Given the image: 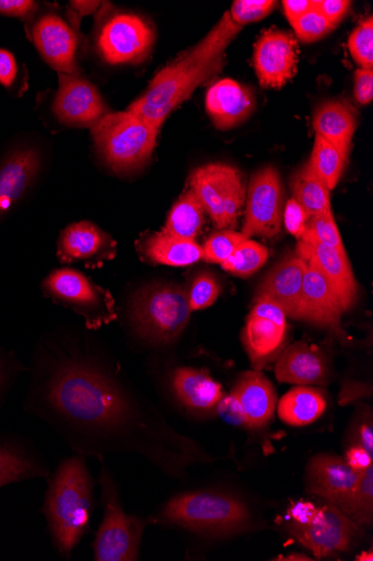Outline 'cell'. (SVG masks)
Instances as JSON below:
<instances>
[{
	"label": "cell",
	"mask_w": 373,
	"mask_h": 561,
	"mask_svg": "<svg viewBox=\"0 0 373 561\" xmlns=\"http://www.w3.org/2000/svg\"><path fill=\"white\" fill-rule=\"evenodd\" d=\"M45 363L26 411L75 454L104 460L106 454L138 449L172 472L189 462V444L149 421L118 377L94 356L61 351Z\"/></svg>",
	"instance_id": "obj_1"
},
{
	"label": "cell",
	"mask_w": 373,
	"mask_h": 561,
	"mask_svg": "<svg viewBox=\"0 0 373 561\" xmlns=\"http://www.w3.org/2000/svg\"><path fill=\"white\" fill-rule=\"evenodd\" d=\"M242 30L225 13L218 25L197 45L158 72L143 94L128 108L156 128H162L168 116L194 91L219 75L225 64V49Z\"/></svg>",
	"instance_id": "obj_2"
},
{
	"label": "cell",
	"mask_w": 373,
	"mask_h": 561,
	"mask_svg": "<svg viewBox=\"0 0 373 561\" xmlns=\"http://www.w3.org/2000/svg\"><path fill=\"white\" fill-rule=\"evenodd\" d=\"M47 481L43 514L53 546L70 559L89 530L93 513L94 483L86 458L78 454L66 458Z\"/></svg>",
	"instance_id": "obj_3"
},
{
	"label": "cell",
	"mask_w": 373,
	"mask_h": 561,
	"mask_svg": "<svg viewBox=\"0 0 373 561\" xmlns=\"http://www.w3.org/2000/svg\"><path fill=\"white\" fill-rule=\"evenodd\" d=\"M159 520L190 533L224 537L252 526L248 506L237 497L214 491H189L172 497L159 514Z\"/></svg>",
	"instance_id": "obj_4"
},
{
	"label": "cell",
	"mask_w": 373,
	"mask_h": 561,
	"mask_svg": "<svg viewBox=\"0 0 373 561\" xmlns=\"http://www.w3.org/2000/svg\"><path fill=\"white\" fill-rule=\"evenodd\" d=\"M191 313L184 286L155 283L135 295L130 321L136 334L143 341L152 345H168L182 336Z\"/></svg>",
	"instance_id": "obj_5"
},
{
	"label": "cell",
	"mask_w": 373,
	"mask_h": 561,
	"mask_svg": "<svg viewBox=\"0 0 373 561\" xmlns=\"http://www.w3.org/2000/svg\"><path fill=\"white\" fill-rule=\"evenodd\" d=\"M91 133L104 162L115 172L128 174L150 162L159 128L127 111L106 114Z\"/></svg>",
	"instance_id": "obj_6"
},
{
	"label": "cell",
	"mask_w": 373,
	"mask_h": 561,
	"mask_svg": "<svg viewBox=\"0 0 373 561\" xmlns=\"http://www.w3.org/2000/svg\"><path fill=\"white\" fill-rule=\"evenodd\" d=\"M98 477L103 520L92 543L95 561H133L138 559L140 543L148 522L125 513L119 490L108 469L100 460Z\"/></svg>",
	"instance_id": "obj_7"
},
{
	"label": "cell",
	"mask_w": 373,
	"mask_h": 561,
	"mask_svg": "<svg viewBox=\"0 0 373 561\" xmlns=\"http://www.w3.org/2000/svg\"><path fill=\"white\" fill-rule=\"evenodd\" d=\"M189 190L219 230L237 227L246 199L245 182L237 169L221 163L198 168L190 175Z\"/></svg>",
	"instance_id": "obj_8"
},
{
	"label": "cell",
	"mask_w": 373,
	"mask_h": 561,
	"mask_svg": "<svg viewBox=\"0 0 373 561\" xmlns=\"http://www.w3.org/2000/svg\"><path fill=\"white\" fill-rule=\"evenodd\" d=\"M43 286L49 297L83 318L88 330L96 331L118 319L112 293L78 271L63 268L53 272Z\"/></svg>",
	"instance_id": "obj_9"
},
{
	"label": "cell",
	"mask_w": 373,
	"mask_h": 561,
	"mask_svg": "<svg viewBox=\"0 0 373 561\" xmlns=\"http://www.w3.org/2000/svg\"><path fill=\"white\" fill-rule=\"evenodd\" d=\"M242 233L250 239L277 237L283 225L284 192L280 173L266 167L254 174L246 191Z\"/></svg>",
	"instance_id": "obj_10"
},
{
	"label": "cell",
	"mask_w": 373,
	"mask_h": 561,
	"mask_svg": "<svg viewBox=\"0 0 373 561\" xmlns=\"http://www.w3.org/2000/svg\"><path fill=\"white\" fill-rule=\"evenodd\" d=\"M287 529L317 558L331 557L349 550L361 533V527L330 502L318 506L315 517L307 525H288Z\"/></svg>",
	"instance_id": "obj_11"
},
{
	"label": "cell",
	"mask_w": 373,
	"mask_h": 561,
	"mask_svg": "<svg viewBox=\"0 0 373 561\" xmlns=\"http://www.w3.org/2000/svg\"><path fill=\"white\" fill-rule=\"evenodd\" d=\"M285 313L275 302L255 298L242 340L255 371L275 360L287 340Z\"/></svg>",
	"instance_id": "obj_12"
},
{
	"label": "cell",
	"mask_w": 373,
	"mask_h": 561,
	"mask_svg": "<svg viewBox=\"0 0 373 561\" xmlns=\"http://www.w3.org/2000/svg\"><path fill=\"white\" fill-rule=\"evenodd\" d=\"M154 33L133 14H118L102 27L97 45L103 59L114 66L143 61L150 54Z\"/></svg>",
	"instance_id": "obj_13"
},
{
	"label": "cell",
	"mask_w": 373,
	"mask_h": 561,
	"mask_svg": "<svg viewBox=\"0 0 373 561\" xmlns=\"http://www.w3.org/2000/svg\"><path fill=\"white\" fill-rule=\"evenodd\" d=\"M53 113L67 126L91 129L109 112L93 83L79 75H59Z\"/></svg>",
	"instance_id": "obj_14"
},
{
	"label": "cell",
	"mask_w": 373,
	"mask_h": 561,
	"mask_svg": "<svg viewBox=\"0 0 373 561\" xmlns=\"http://www.w3.org/2000/svg\"><path fill=\"white\" fill-rule=\"evenodd\" d=\"M299 49L288 32L270 30L263 33L254 49V66L260 85L280 89L296 73Z\"/></svg>",
	"instance_id": "obj_15"
},
{
	"label": "cell",
	"mask_w": 373,
	"mask_h": 561,
	"mask_svg": "<svg viewBox=\"0 0 373 561\" xmlns=\"http://www.w3.org/2000/svg\"><path fill=\"white\" fill-rule=\"evenodd\" d=\"M346 312L343 301L333 284L322 273L306 265L300 321L326 329L343 339L346 333L341 320Z\"/></svg>",
	"instance_id": "obj_16"
},
{
	"label": "cell",
	"mask_w": 373,
	"mask_h": 561,
	"mask_svg": "<svg viewBox=\"0 0 373 561\" xmlns=\"http://www.w3.org/2000/svg\"><path fill=\"white\" fill-rule=\"evenodd\" d=\"M31 37L43 60L59 75H78V37L72 27L56 14L36 20Z\"/></svg>",
	"instance_id": "obj_17"
},
{
	"label": "cell",
	"mask_w": 373,
	"mask_h": 561,
	"mask_svg": "<svg viewBox=\"0 0 373 561\" xmlns=\"http://www.w3.org/2000/svg\"><path fill=\"white\" fill-rule=\"evenodd\" d=\"M296 256L322 273L339 293L346 311L353 309L359 287L346 249L299 240Z\"/></svg>",
	"instance_id": "obj_18"
},
{
	"label": "cell",
	"mask_w": 373,
	"mask_h": 561,
	"mask_svg": "<svg viewBox=\"0 0 373 561\" xmlns=\"http://www.w3.org/2000/svg\"><path fill=\"white\" fill-rule=\"evenodd\" d=\"M58 254L62 263H83L88 268H97L116 257L117 243L95 225L82 221L62 232Z\"/></svg>",
	"instance_id": "obj_19"
},
{
	"label": "cell",
	"mask_w": 373,
	"mask_h": 561,
	"mask_svg": "<svg viewBox=\"0 0 373 561\" xmlns=\"http://www.w3.org/2000/svg\"><path fill=\"white\" fill-rule=\"evenodd\" d=\"M305 271L306 264L296 254L283 259L263 278L255 298L275 302L287 318L300 321Z\"/></svg>",
	"instance_id": "obj_20"
},
{
	"label": "cell",
	"mask_w": 373,
	"mask_h": 561,
	"mask_svg": "<svg viewBox=\"0 0 373 561\" xmlns=\"http://www.w3.org/2000/svg\"><path fill=\"white\" fill-rule=\"evenodd\" d=\"M359 479L360 474L335 455L313 457L306 470L307 491L337 506L348 499Z\"/></svg>",
	"instance_id": "obj_21"
},
{
	"label": "cell",
	"mask_w": 373,
	"mask_h": 561,
	"mask_svg": "<svg viewBox=\"0 0 373 561\" xmlns=\"http://www.w3.org/2000/svg\"><path fill=\"white\" fill-rule=\"evenodd\" d=\"M255 107L254 92L232 79L211 85L206 95L207 113L221 130H230L247 121Z\"/></svg>",
	"instance_id": "obj_22"
},
{
	"label": "cell",
	"mask_w": 373,
	"mask_h": 561,
	"mask_svg": "<svg viewBox=\"0 0 373 561\" xmlns=\"http://www.w3.org/2000/svg\"><path fill=\"white\" fill-rule=\"evenodd\" d=\"M39 168L40 158L34 148L18 149L0 164V220L32 187Z\"/></svg>",
	"instance_id": "obj_23"
},
{
	"label": "cell",
	"mask_w": 373,
	"mask_h": 561,
	"mask_svg": "<svg viewBox=\"0 0 373 561\" xmlns=\"http://www.w3.org/2000/svg\"><path fill=\"white\" fill-rule=\"evenodd\" d=\"M51 472L35 447L18 436H0V488L26 480L48 479Z\"/></svg>",
	"instance_id": "obj_24"
},
{
	"label": "cell",
	"mask_w": 373,
	"mask_h": 561,
	"mask_svg": "<svg viewBox=\"0 0 373 561\" xmlns=\"http://www.w3.org/2000/svg\"><path fill=\"white\" fill-rule=\"evenodd\" d=\"M276 376L284 383L326 385L329 379V366L322 351L305 342H296L280 355Z\"/></svg>",
	"instance_id": "obj_25"
},
{
	"label": "cell",
	"mask_w": 373,
	"mask_h": 561,
	"mask_svg": "<svg viewBox=\"0 0 373 561\" xmlns=\"http://www.w3.org/2000/svg\"><path fill=\"white\" fill-rule=\"evenodd\" d=\"M174 392L183 407L193 414L205 415L217 410L224 397L222 386L207 371L183 367L172 378Z\"/></svg>",
	"instance_id": "obj_26"
},
{
	"label": "cell",
	"mask_w": 373,
	"mask_h": 561,
	"mask_svg": "<svg viewBox=\"0 0 373 561\" xmlns=\"http://www.w3.org/2000/svg\"><path fill=\"white\" fill-rule=\"evenodd\" d=\"M232 393L241 403L248 427L259 428L272 420L278 398L275 387L260 371L242 375Z\"/></svg>",
	"instance_id": "obj_27"
},
{
	"label": "cell",
	"mask_w": 373,
	"mask_h": 561,
	"mask_svg": "<svg viewBox=\"0 0 373 561\" xmlns=\"http://www.w3.org/2000/svg\"><path fill=\"white\" fill-rule=\"evenodd\" d=\"M357 125V110L347 100H331L319 105L312 122L315 135L335 145L347 158Z\"/></svg>",
	"instance_id": "obj_28"
},
{
	"label": "cell",
	"mask_w": 373,
	"mask_h": 561,
	"mask_svg": "<svg viewBox=\"0 0 373 561\" xmlns=\"http://www.w3.org/2000/svg\"><path fill=\"white\" fill-rule=\"evenodd\" d=\"M140 252L149 263L172 267L190 266L203 260L202 247L197 241L164 230L144 238L140 243Z\"/></svg>",
	"instance_id": "obj_29"
},
{
	"label": "cell",
	"mask_w": 373,
	"mask_h": 561,
	"mask_svg": "<svg viewBox=\"0 0 373 561\" xmlns=\"http://www.w3.org/2000/svg\"><path fill=\"white\" fill-rule=\"evenodd\" d=\"M326 408L327 401L322 391L298 387L281 399L279 415L291 426H305L322 417Z\"/></svg>",
	"instance_id": "obj_30"
},
{
	"label": "cell",
	"mask_w": 373,
	"mask_h": 561,
	"mask_svg": "<svg viewBox=\"0 0 373 561\" xmlns=\"http://www.w3.org/2000/svg\"><path fill=\"white\" fill-rule=\"evenodd\" d=\"M293 198L312 216L328 214L331 210V190L319 178L310 163L304 164L291 179Z\"/></svg>",
	"instance_id": "obj_31"
},
{
	"label": "cell",
	"mask_w": 373,
	"mask_h": 561,
	"mask_svg": "<svg viewBox=\"0 0 373 561\" xmlns=\"http://www.w3.org/2000/svg\"><path fill=\"white\" fill-rule=\"evenodd\" d=\"M205 218L201 203L191 190L186 191L174 204L164 231L187 240L199 236Z\"/></svg>",
	"instance_id": "obj_32"
},
{
	"label": "cell",
	"mask_w": 373,
	"mask_h": 561,
	"mask_svg": "<svg viewBox=\"0 0 373 561\" xmlns=\"http://www.w3.org/2000/svg\"><path fill=\"white\" fill-rule=\"evenodd\" d=\"M348 159L335 145L315 135L312 156L308 161L314 172L333 191L342 178Z\"/></svg>",
	"instance_id": "obj_33"
},
{
	"label": "cell",
	"mask_w": 373,
	"mask_h": 561,
	"mask_svg": "<svg viewBox=\"0 0 373 561\" xmlns=\"http://www.w3.org/2000/svg\"><path fill=\"white\" fill-rule=\"evenodd\" d=\"M360 527H371L373 523V466L360 474V479L348 496L338 506Z\"/></svg>",
	"instance_id": "obj_34"
},
{
	"label": "cell",
	"mask_w": 373,
	"mask_h": 561,
	"mask_svg": "<svg viewBox=\"0 0 373 561\" xmlns=\"http://www.w3.org/2000/svg\"><path fill=\"white\" fill-rule=\"evenodd\" d=\"M269 256L268 248L245 239L222 267L234 276L246 278L257 273L268 262Z\"/></svg>",
	"instance_id": "obj_35"
},
{
	"label": "cell",
	"mask_w": 373,
	"mask_h": 561,
	"mask_svg": "<svg viewBox=\"0 0 373 561\" xmlns=\"http://www.w3.org/2000/svg\"><path fill=\"white\" fill-rule=\"evenodd\" d=\"M246 238L242 232L221 230L212 234L202 247L203 261L220 264L231 259L234 251Z\"/></svg>",
	"instance_id": "obj_36"
},
{
	"label": "cell",
	"mask_w": 373,
	"mask_h": 561,
	"mask_svg": "<svg viewBox=\"0 0 373 561\" xmlns=\"http://www.w3.org/2000/svg\"><path fill=\"white\" fill-rule=\"evenodd\" d=\"M222 291V285L215 275L208 272L198 274L189 289L188 300L191 312L201 311L210 308L219 299Z\"/></svg>",
	"instance_id": "obj_37"
},
{
	"label": "cell",
	"mask_w": 373,
	"mask_h": 561,
	"mask_svg": "<svg viewBox=\"0 0 373 561\" xmlns=\"http://www.w3.org/2000/svg\"><path fill=\"white\" fill-rule=\"evenodd\" d=\"M300 240L327 244L337 249H345V244L335 221L333 211L312 216L305 232Z\"/></svg>",
	"instance_id": "obj_38"
},
{
	"label": "cell",
	"mask_w": 373,
	"mask_h": 561,
	"mask_svg": "<svg viewBox=\"0 0 373 561\" xmlns=\"http://www.w3.org/2000/svg\"><path fill=\"white\" fill-rule=\"evenodd\" d=\"M350 54L360 69H373V18L364 20L350 35Z\"/></svg>",
	"instance_id": "obj_39"
},
{
	"label": "cell",
	"mask_w": 373,
	"mask_h": 561,
	"mask_svg": "<svg viewBox=\"0 0 373 561\" xmlns=\"http://www.w3.org/2000/svg\"><path fill=\"white\" fill-rule=\"evenodd\" d=\"M275 0H236L230 15L241 27L268 18L277 7Z\"/></svg>",
	"instance_id": "obj_40"
},
{
	"label": "cell",
	"mask_w": 373,
	"mask_h": 561,
	"mask_svg": "<svg viewBox=\"0 0 373 561\" xmlns=\"http://www.w3.org/2000/svg\"><path fill=\"white\" fill-rule=\"evenodd\" d=\"M292 26L296 36L304 43H312L323 38L336 28L314 7Z\"/></svg>",
	"instance_id": "obj_41"
},
{
	"label": "cell",
	"mask_w": 373,
	"mask_h": 561,
	"mask_svg": "<svg viewBox=\"0 0 373 561\" xmlns=\"http://www.w3.org/2000/svg\"><path fill=\"white\" fill-rule=\"evenodd\" d=\"M310 215L293 197L288 201L283 210V222L287 230L296 239L305 232Z\"/></svg>",
	"instance_id": "obj_42"
},
{
	"label": "cell",
	"mask_w": 373,
	"mask_h": 561,
	"mask_svg": "<svg viewBox=\"0 0 373 561\" xmlns=\"http://www.w3.org/2000/svg\"><path fill=\"white\" fill-rule=\"evenodd\" d=\"M22 371L20 363L12 353L0 351V407L15 377Z\"/></svg>",
	"instance_id": "obj_43"
},
{
	"label": "cell",
	"mask_w": 373,
	"mask_h": 561,
	"mask_svg": "<svg viewBox=\"0 0 373 561\" xmlns=\"http://www.w3.org/2000/svg\"><path fill=\"white\" fill-rule=\"evenodd\" d=\"M351 2L348 0H315L314 8L322 13L335 27L347 15Z\"/></svg>",
	"instance_id": "obj_44"
},
{
	"label": "cell",
	"mask_w": 373,
	"mask_h": 561,
	"mask_svg": "<svg viewBox=\"0 0 373 561\" xmlns=\"http://www.w3.org/2000/svg\"><path fill=\"white\" fill-rule=\"evenodd\" d=\"M38 5L33 0H0V14L31 20L36 13Z\"/></svg>",
	"instance_id": "obj_45"
},
{
	"label": "cell",
	"mask_w": 373,
	"mask_h": 561,
	"mask_svg": "<svg viewBox=\"0 0 373 561\" xmlns=\"http://www.w3.org/2000/svg\"><path fill=\"white\" fill-rule=\"evenodd\" d=\"M217 410L220 416L233 425H246L244 412L237 398L231 393L224 396L219 402Z\"/></svg>",
	"instance_id": "obj_46"
},
{
	"label": "cell",
	"mask_w": 373,
	"mask_h": 561,
	"mask_svg": "<svg viewBox=\"0 0 373 561\" xmlns=\"http://www.w3.org/2000/svg\"><path fill=\"white\" fill-rule=\"evenodd\" d=\"M354 98L360 105H369L373 99V69H358L354 76Z\"/></svg>",
	"instance_id": "obj_47"
},
{
	"label": "cell",
	"mask_w": 373,
	"mask_h": 561,
	"mask_svg": "<svg viewBox=\"0 0 373 561\" xmlns=\"http://www.w3.org/2000/svg\"><path fill=\"white\" fill-rule=\"evenodd\" d=\"M317 507L314 503L307 501H299L292 504L289 508L288 517L291 526H304L312 522L317 513Z\"/></svg>",
	"instance_id": "obj_48"
},
{
	"label": "cell",
	"mask_w": 373,
	"mask_h": 561,
	"mask_svg": "<svg viewBox=\"0 0 373 561\" xmlns=\"http://www.w3.org/2000/svg\"><path fill=\"white\" fill-rule=\"evenodd\" d=\"M345 461L353 471L361 474L373 466V456L362 446L354 444L347 450Z\"/></svg>",
	"instance_id": "obj_49"
},
{
	"label": "cell",
	"mask_w": 373,
	"mask_h": 561,
	"mask_svg": "<svg viewBox=\"0 0 373 561\" xmlns=\"http://www.w3.org/2000/svg\"><path fill=\"white\" fill-rule=\"evenodd\" d=\"M18 64L14 56L7 49H0V84L13 85L18 77Z\"/></svg>",
	"instance_id": "obj_50"
},
{
	"label": "cell",
	"mask_w": 373,
	"mask_h": 561,
	"mask_svg": "<svg viewBox=\"0 0 373 561\" xmlns=\"http://www.w3.org/2000/svg\"><path fill=\"white\" fill-rule=\"evenodd\" d=\"M314 7L313 0H284L283 9L289 22L293 25Z\"/></svg>",
	"instance_id": "obj_51"
},
{
	"label": "cell",
	"mask_w": 373,
	"mask_h": 561,
	"mask_svg": "<svg viewBox=\"0 0 373 561\" xmlns=\"http://www.w3.org/2000/svg\"><path fill=\"white\" fill-rule=\"evenodd\" d=\"M357 443L373 456V426L372 421L363 420L357 428Z\"/></svg>",
	"instance_id": "obj_52"
},
{
	"label": "cell",
	"mask_w": 373,
	"mask_h": 561,
	"mask_svg": "<svg viewBox=\"0 0 373 561\" xmlns=\"http://www.w3.org/2000/svg\"><path fill=\"white\" fill-rule=\"evenodd\" d=\"M71 7L81 16L92 14L100 7L98 2H72Z\"/></svg>",
	"instance_id": "obj_53"
},
{
	"label": "cell",
	"mask_w": 373,
	"mask_h": 561,
	"mask_svg": "<svg viewBox=\"0 0 373 561\" xmlns=\"http://www.w3.org/2000/svg\"><path fill=\"white\" fill-rule=\"evenodd\" d=\"M276 560H288V561H308V560H312L311 558L304 556V554H299V553H295V554H290V556H285V557H280L279 559H276Z\"/></svg>",
	"instance_id": "obj_54"
}]
</instances>
